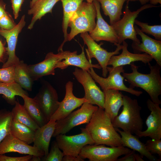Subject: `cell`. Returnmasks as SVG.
<instances>
[{
    "label": "cell",
    "mask_w": 161,
    "mask_h": 161,
    "mask_svg": "<svg viewBox=\"0 0 161 161\" xmlns=\"http://www.w3.org/2000/svg\"><path fill=\"white\" fill-rule=\"evenodd\" d=\"M85 129L90 135L95 145L103 144L110 147L122 146L121 136L104 109L98 107Z\"/></svg>",
    "instance_id": "obj_1"
},
{
    "label": "cell",
    "mask_w": 161,
    "mask_h": 161,
    "mask_svg": "<svg viewBox=\"0 0 161 161\" xmlns=\"http://www.w3.org/2000/svg\"><path fill=\"white\" fill-rule=\"evenodd\" d=\"M130 65L132 72H124L122 74L125 81L130 84V87L142 88L148 94L151 100L156 103L160 104L161 101L159 97L161 94V66L157 63L153 66L149 63L148 65L150 69V73L144 74L138 71L139 67L134 62L131 63Z\"/></svg>",
    "instance_id": "obj_2"
},
{
    "label": "cell",
    "mask_w": 161,
    "mask_h": 161,
    "mask_svg": "<svg viewBox=\"0 0 161 161\" xmlns=\"http://www.w3.org/2000/svg\"><path fill=\"white\" fill-rule=\"evenodd\" d=\"M123 109L112 121L115 128L136 134L142 130L143 121L140 115L142 108L136 99L123 95Z\"/></svg>",
    "instance_id": "obj_3"
},
{
    "label": "cell",
    "mask_w": 161,
    "mask_h": 161,
    "mask_svg": "<svg viewBox=\"0 0 161 161\" xmlns=\"http://www.w3.org/2000/svg\"><path fill=\"white\" fill-rule=\"evenodd\" d=\"M97 12L93 3L83 2L70 20L68 27L71 28L68 34L69 41L79 33L91 32L96 25Z\"/></svg>",
    "instance_id": "obj_4"
},
{
    "label": "cell",
    "mask_w": 161,
    "mask_h": 161,
    "mask_svg": "<svg viewBox=\"0 0 161 161\" xmlns=\"http://www.w3.org/2000/svg\"><path fill=\"white\" fill-rule=\"evenodd\" d=\"M129 2H127L122 18L112 25L118 36V43L120 44L127 39H130L133 42L140 43L137 37L134 24L138 14L143 10L148 8L157 7L151 4L143 5L136 11H131L129 7Z\"/></svg>",
    "instance_id": "obj_5"
},
{
    "label": "cell",
    "mask_w": 161,
    "mask_h": 161,
    "mask_svg": "<svg viewBox=\"0 0 161 161\" xmlns=\"http://www.w3.org/2000/svg\"><path fill=\"white\" fill-rule=\"evenodd\" d=\"M98 108V106L85 102L79 109L56 121L52 137H55L59 134H65L75 126L88 123L93 113Z\"/></svg>",
    "instance_id": "obj_6"
},
{
    "label": "cell",
    "mask_w": 161,
    "mask_h": 161,
    "mask_svg": "<svg viewBox=\"0 0 161 161\" xmlns=\"http://www.w3.org/2000/svg\"><path fill=\"white\" fill-rule=\"evenodd\" d=\"M107 69L109 75L106 78L99 75L93 68H90L87 71L95 82L99 84L103 90L113 89L123 91L137 96H139L142 94V91L128 87L124 84L123 82L124 78L121 74L124 72L123 66L115 67L108 66Z\"/></svg>",
    "instance_id": "obj_7"
},
{
    "label": "cell",
    "mask_w": 161,
    "mask_h": 161,
    "mask_svg": "<svg viewBox=\"0 0 161 161\" xmlns=\"http://www.w3.org/2000/svg\"><path fill=\"white\" fill-rule=\"evenodd\" d=\"M123 146L107 147L104 145H87L82 149L79 155L89 161H117L118 157L131 151Z\"/></svg>",
    "instance_id": "obj_8"
},
{
    "label": "cell",
    "mask_w": 161,
    "mask_h": 161,
    "mask_svg": "<svg viewBox=\"0 0 161 161\" xmlns=\"http://www.w3.org/2000/svg\"><path fill=\"white\" fill-rule=\"evenodd\" d=\"M80 36L84 44L88 47L87 49H85L87 59L91 62L92 58H95L101 67L103 76L106 78L108 72L107 67L109 61L112 56L120 53V51L122 49V45L118 43L114 44V45L117 46L115 50L109 52L101 47L103 43L97 44L91 38L88 32L81 33Z\"/></svg>",
    "instance_id": "obj_9"
},
{
    "label": "cell",
    "mask_w": 161,
    "mask_h": 161,
    "mask_svg": "<svg viewBox=\"0 0 161 161\" xmlns=\"http://www.w3.org/2000/svg\"><path fill=\"white\" fill-rule=\"evenodd\" d=\"M80 129L81 133L79 134L71 136L59 134L55 137L59 148L64 155L78 156L84 146L94 144L93 140L85 128Z\"/></svg>",
    "instance_id": "obj_10"
},
{
    "label": "cell",
    "mask_w": 161,
    "mask_h": 161,
    "mask_svg": "<svg viewBox=\"0 0 161 161\" xmlns=\"http://www.w3.org/2000/svg\"><path fill=\"white\" fill-rule=\"evenodd\" d=\"M73 74L78 81L83 87L85 92L84 97L87 102L104 109V94L96 85L89 73L87 71L76 67Z\"/></svg>",
    "instance_id": "obj_11"
},
{
    "label": "cell",
    "mask_w": 161,
    "mask_h": 161,
    "mask_svg": "<svg viewBox=\"0 0 161 161\" xmlns=\"http://www.w3.org/2000/svg\"><path fill=\"white\" fill-rule=\"evenodd\" d=\"M33 98L49 121L59 105L56 90L49 83L44 81Z\"/></svg>",
    "instance_id": "obj_12"
},
{
    "label": "cell",
    "mask_w": 161,
    "mask_h": 161,
    "mask_svg": "<svg viewBox=\"0 0 161 161\" xmlns=\"http://www.w3.org/2000/svg\"><path fill=\"white\" fill-rule=\"evenodd\" d=\"M65 51L58 52L57 54L48 53L44 59L37 64L27 65L30 76L34 81L44 76L55 75V67L57 63L64 60Z\"/></svg>",
    "instance_id": "obj_13"
},
{
    "label": "cell",
    "mask_w": 161,
    "mask_h": 161,
    "mask_svg": "<svg viewBox=\"0 0 161 161\" xmlns=\"http://www.w3.org/2000/svg\"><path fill=\"white\" fill-rule=\"evenodd\" d=\"M25 15H23L18 24L13 29L7 30L0 29V35L6 39L7 43L6 47L8 58L3 64L2 68H5L16 65L20 60L16 54V49L19 34L25 26L26 22Z\"/></svg>",
    "instance_id": "obj_14"
},
{
    "label": "cell",
    "mask_w": 161,
    "mask_h": 161,
    "mask_svg": "<svg viewBox=\"0 0 161 161\" xmlns=\"http://www.w3.org/2000/svg\"><path fill=\"white\" fill-rule=\"evenodd\" d=\"M147 107L151 113L145 121L147 129L135 134L139 137H149L153 139L161 138V108L159 104L150 99L146 102Z\"/></svg>",
    "instance_id": "obj_15"
},
{
    "label": "cell",
    "mask_w": 161,
    "mask_h": 161,
    "mask_svg": "<svg viewBox=\"0 0 161 161\" xmlns=\"http://www.w3.org/2000/svg\"><path fill=\"white\" fill-rule=\"evenodd\" d=\"M93 3L96 10L97 21L95 27L89 35L97 42L105 41L114 44L118 43V37L113 27L105 21L101 15L99 2L95 0Z\"/></svg>",
    "instance_id": "obj_16"
},
{
    "label": "cell",
    "mask_w": 161,
    "mask_h": 161,
    "mask_svg": "<svg viewBox=\"0 0 161 161\" xmlns=\"http://www.w3.org/2000/svg\"><path fill=\"white\" fill-rule=\"evenodd\" d=\"M73 83L70 81L65 85V94L62 101L60 102L59 106L50 120L55 121L62 119L82 105L87 100L84 97L78 98L74 95Z\"/></svg>",
    "instance_id": "obj_17"
},
{
    "label": "cell",
    "mask_w": 161,
    "mask_h": 161,
    "mask_svg": "<svg viewBox=\"0 0 161 161\" xmlns=\"http://www.w3.org/2000/svg\"><path fill=\"white\" fill-rule=\"evenodd\" d=\"M134 29L137 35L141 38L142 42H133L131 44L134 53H145L150 55L161 66V41L154 39L142 32L136 25Z\"/></svg>",
    "instance_id": "obj_18"
},
{
    "label": "cell",
    "mask_w": 161,
    "mask_h": 161,
    "mask_svg": "<svg viewBox=\"0 0 161 161\" xmlns=\"http://www.w3.org/2000/svg\"><path fill=\"white\" fill-rule=\"evenodd\" d=\"M10 152L30 154L39 157L44 156L34 146L30 145L13 136L10 133L0 143V154Z\"/></svg>",
    "instance_id": "obj_19"
},
{
    "label": "cell",
    "mask_w": 161,
    "mask_h": 161,
    "mask_svg": "<svg viewBox=\"0 0 161 161\" xmlns=\"http://www.w3.org/2000/svg\"><path fill=\"white\" fill-rule=\"evenodd\" d=\"M122 45V52L118 55H113L110 59L108 66L112 65L113 67L130 65L132 62L140 61L145 64H148L152 61L153 58L148 54L132 53L128 50V44L125 41Z\"/></svg>",
    "instance_id": "obj_20"
},
{
    "label": "cell",
    "mask_w": 161,
    "mask_h": 161,
    "mask_svg": "<svg viewBox=\"0 0 161 161\" xmlns=\"http://www.w3.org/2000/svg\"><path fill=\"white\" fill-rule=\"evenodd\" d=\"M70 66H76L87 71L91 68L101 69L99 64H93L88 60L85 56L83 47H82L81 53L79 55H77V51H66L64 59L58 62L55 68L63 70Z\"/></svg>",
    "instance_id": "obj_21"
},
{
    "label": "cell",
    "mask_w": 161,
    "mask_h": 161,
    "mask_svg": "<svg viewBox=\"0 0 161 161\" xmlns=\"http://www.w3.org/2000/svg\"><path fill=\"white\" fill-rule=\"evenodd\" d=\"M56 121L50 120L44 125L40 127L35 131L33 146L43 154L44 157L49 153V148L51 138L54 132Z\"/></svg>",
    "instance_id": "obj_22"
},
{
    "label": "cell",
    "mask_w": 161,
    "mask_h": 161,
    "mask_svg": "<svg viewBox=\"0 0 161 161\" xmlns=\"http://www.w3.org/2000/svg\"><path fill=\"white\" fill-rule=\"evenodd\" d=\"M103 91L104 95V109L112 122L123 105V95L117 90L109 89Z\"/></svg>",
    "instance_id": "obj_23"
},
{
    "label": "cell",
    "mask_w": 161,
    "mask_h": 161,
    "mask_svg": "<svg viewBox=\"0 0 161 161\" xmlns=\"http://www.w3.org/2000/svg\"><path fill=\"white\" fill-rule=\"evenodd\" d=\"M116 130L120 135L122 145L140 153L143 157H145L151 161H158L153 154L147 149L145 144L141 142L137 136L130 133L121 131L119 128H115Z\"/></svg>",
    "instance_id": "obj_24"
},
{
    "label": "cell",
    "mask_w": 161,
    "mask_h": 161,
    "mask_svg": "<svg viewBox=\"0 0 161 161\" xmlns=\"http://www.w3.org/2000/svg\"><path fill=\"white\" fill-rule=\"evenodd\" d=\"M63 7V17L62 24L64 40L58 49V52L63 51V47L67 41V30L70 19L78 9L83 0H61Z\"/></svg>",
    "instance_id": "obj_25"
},
{
    "label": "cell",
    "mask_w": 161,
    "mask_h": 161,
    "mask_svg": "<svg viewBox=\"0 0 161 161\" xmlns=\"http://www.w3.org/2000/svg\"><path fill=\"white\" fill-rule=\"evenodd\" d=\"M61 0H38L28 11L29 15H32L30 24L27 28L31 30L36 21L40 20L47 13H52V9L55 4Z\"/></svg>",
    "instance_id": "obj_26"
},
{
    "label": "cell",
    "mask_w": 161,
    "mask_h": 161,
    "mask_svg": "<svg viewBox=\"0 0 161 161\" xmlns=\"http://www.w3.org/2000/svg\"><path fill=\"white\" fill-rule=\"evenodd\" d=\"M100 4L104 14L109 18L111 25L120 19L122 9L126 0H97Z\"/></svg>",
    "instance_id": "obj_27"
},
{
    "label": "cell",
    "mask_w": 161,
    "mask_h": 161,
    "mask_svg": "<svg viewBox=\"0 0 161 161\" xmlns=\"http://www.w3.org/2000/svg\"><path fill=\"white\" fill-rule=\"evenodd\" d=\"M21 97L24 100V106L27 111L39 127L49 122L34 98H30L26 95H23Z\"/></svg>",
    "instance_id": "obj_28"
},
{
    "label": "cell",
    "mask_w": 161,
    "mask_h": 161,
    "mask_svg": "<svg viewBox=\"0 0 161 161\" xmlns=\"http://www.w3.org/2000/svg\"><path fill=\"white\" fill-rule=\"evenodd\" d=\"M0 94L9 104L13 105L16 101V96L23 95L28 96L26 91L17 83L14 82L6 83L0 81Z\"/></svg>",
    "instance_id": "obj_29"
},
{
    "label": "cell",
    "mask_w": 161,
    "mask_h": 161,
    "mask_svg": "<svg viewBox=\"0 0 161 161\" xmlns=\"http://www.w3.org/2000/svg\"><path fill=\"white\" fill-rule=\"evenodd\" d=\"M27 65L23 61L15 65L14 80L23 89L29 91H32L33 81L27 68Z\"/></svg>",
    "instance_id": "obj_30"
},
{
    "label": "cell",
    "mask_w": 161,
    "mask_h": 161,
    "mask_svg": "<svg viewBox=\"0 0 161 161\" xmlns=\"http://www.w3.org/2000/svg\"><path fill=\"white\" fill-rule=\"evenodd\" d=\"M11 112L13 120L28 127L35 131L40 127L32 119L25 108L22 105L16 101Z\"/></svg>",
    "instance_id": "obj_31"
},
{
    "label": "cell",
    "mask_w": 161,
    "mask_h": 161,
    "mask_svg": "<svg viewBox=\"0 0 161 161\" xmlns=\"http://www.w3.org/2000/svg\"><path fill=\"white\" fill-rule=\"evenodd\" d=\"M10 134L28 144L33 143L35 131L27 126L12 120Z\"/></svg>",
    "instance_id": "obj_32"
},
{
    "label": "cell",
    "mask_w": 161,
    "mask_h": 161,
    "mask_svg": "<svg viewBox=\"0 0 161 161\" xmlns=\"http://www.w3.org/2000/svg\"><path fill=\"white\" fill-rule=\"evenodd\" d=\"M13 119L11 111L0 109V143L10 133V126Z\"/></svg>",
    "instance_id": "obj_33"
},
{
    "label": "cell",
    "mask_w": 161,
    "mask_h": 161,
    "mask_svg": "<svg viewBox=\"0 0 161 161\" xmlns=\"http://www.w3.org/2000/svg\"><path fill=\"white\" fill-rule=\"evenodd\" d=\"M134 23L139 26L142 32L154 36L155 39L161 41V25H150L148 23L135 19Z\"/></svg>",
    "instance_id": "obj_34"
},
{
    "label": "cell",
    "mask_w": 161,
    "mask_h": 161,
    "mask_svg": "<svg viewBox=\"0 0 161 161\" xmlns=\"http://www.w3.org/2000/svg\"><path fill=\"white\" fill-rule=\"evenodd\" d=\"M64 154L59 148L56 141H53L52 143L50 151L48 155L41 158L43 161H62Z\"/></svg>",
    "instance_id": "obj_35"
},
{
    "label": "cell",
    "mask_w": 161,
    "mask_h": 161,
    "mask_svg": "<svg viewBox=\"0 0 161 161\" xmlns=\"http://www.w3.org/2000/svg\"><path fill=\"white\" fill-rule=\"evenodd\" d=\"M15 65L0 69V81L12 83L15 82L14 73Z\"/></svg>",
    "instance_id": "obj_36"
},
{
    "label": "cell",
    "mask_w": 161,
    "mask_h": 161,
    "mask_svg": "<svg viewBox=\"0 0 161 161\" xmlns=\"http://www.w3.org/2000/svg\"><path fill=\"white\" fill-rule=\"evenodd\" d=\"M146 148L151 154H157L159 160L161 158V140L159 139L149 140L145 144Z\"/></svg>",
    "instance_id": "obj_37"
},
{
    "label": "cell",
    "mask_w": 161,
    "mask_h": 161,
    "mask_svg": "<svg viewBox=\"0 0 161 161\" xmlns=\"http://www.w3.org/2000/svg\"><path fill=\"white\" fill-rule=\"evenodd\" d=\"M17 25L13 18L7 12L6 15L0 19V29L6 30H10L13 28Z\"/></svg>",
    "instance_id": "obj_38"
},
{
    "label": "cell",
    "mask_w": 161,
    "mask_h": 161,
    "mask_svg": "<svg viewBox=\"0 0 161 161\" xmlns=\"http://www.w3.org/2000/svg\"><path fill=\"white\" fill-rule=\"evenodd\" d=\"M32 155H27L21 157H11L0 154V161H30Z\"/></svg>",
    "instance_id": "obj_39"
},
{
    "label": "cell",
    "mask_w": 161,
    "mask_h": 161,
    "mask_svg": "<svg viewBox=\"0 0 161 161\" xmlns=\"http://www.w3.org/2000/svg\"><path fill=\"white\" fill-rule=\"evenodd\" d=\"M12 4L13 14L15 19L17 18L19 13L21 11V7L24 0H10Z\"/></svg>",
    "instance_id": "obj_40"
},
{
    "label": "cell",
    "mask_w": 161,
    "mask_h": 161,
    "mask_svg": "<svg viewBox=\"0 0 161 161\" xmlns=\"http://www.w3.org/2000/svg\"><path fill=\"white\" fill-rule=\"evenodd\" d=\"M8 58V55L4 44L0 39V63H5Z\"/></svg>",
    "instance_id": "obj_41"
},
{
    "label": "cell",
    "mask_w": 161,
    "mask_h": 161,
    "mask_svg": "<svg viewBox=\"0 0 161 161\" xmlns=\"http://www.w3.org/2000/svg\"><path fill=\"white\" fill-rule=\"evenodd\" d=\"M135 151H131L129 153L125 155L123 157L118 158L117 161H135Z\"/></svg>",
    "instance_id": "obj_42"
},
{
    "label": "cell",
    "mask_w": 161,
    "mask_h": 161,
    "mask_svg": "<svg viewBox=\"0 0 161 161\" xmlns=\"http://www.w3.org/2000/svg\"><path fill=\"white\" fill-rule=\"evenodd\" d=\"M84 159L79 155L75 157L70 155H64L63 157L62 161H83Z\"/></svg>",
    "instance_id": "obj_43"
},
{
    "label": "cell",
    "mask_w": 161,
    "mask_h": 161,
    "mask_svg": "<svg viewBox=\"0 0 161 161\" xmlns=\"http://www.w3.org/2000/svg\"><path fill=\"white\" fill-rule=\"evenodd\" d=\"M6 4L3 0H0V19L7 13L6 10Z\"/></svg>",
    "instance_id": "obj_44"
},
{
    "label": "cell",
    "mask_w": 161,
    "mask_h": 161,
    "mask_svg": "<svg viewBox=\"0 0 161 161\" xmlns=\"http://www.w3.org/2000/svg\"><path fill=\"white\" fill-rule=\"evenodd\" d=\"M149 0H126V1L128 2L129 1H139L142 5H144L147 3L149 2Z\"/></svg>",
    "instance_id": "obj_45"
},
{
    "label": "cell",
    "mask_w": 161,
    "mask_h": 161,
    "mask_svg": "<svg viewBox=\"0 0 161 161\" xmlns=\"http://www.w3.org/2000/svg\"><path fill=\"white\" fill-rule=\"evenodd\" d=\"M149 2L150 4L154 5H155L158 3L161 4V0H149Z\"/></svg>",
    "instance_id": "obj_46"
},
{
    "label": "cell",
    "mask_w": 161,
    "mask_h": 161,
    "mask_svg": "<svg viewBox=\"0 0 161 161\" xmlns=\"http://www.w3.org/2000/svg\"><path fill=\"white\" fill-rule=\"evenodd\" d=\"M143 157L139 154L136 153L135 154V161H144L143 159Z\"/></svg>",
    "instance_id": "obj_47"
},
{
    "label": "cell",
    "mask_w": 161,
    "mask_h": 161,
    "mask_svg": "<svg viewBox=\"0 0 161 161\" xmlns=\"http://www.w3.org/2000/svg\"><path fill=\"white\" fill-rule=\"evenodd\" d=\"M41 161V158L37 156H32L30 161Z\"/></svg>",
    "instance_id": "obj_48"
},
{
    "label": "cell",
    "mask_w": 161,
    "mask_h": 161,
    "mask_svg": "<svg viewBox=\"0 0 161 161\" xmlns=\"http://www.w3.org/2000/svg\"><path fill=\"white\" fill-rule=\"evenodd\" d=\"M38 0H31L30 2V8L32 7L35 2Z\"/></svg>",
    "instance_id": "obj_49"
},
{
    "label": "cell",
    "mask_w": 161,
    "mask_h": 161,
    "mask_svg": "<svg viewBox=\"0 0 161 161\" xmlns=\"http://www.w3.org/2000/svg\"><path fill=\"white\" fill-rule=\"evenodd\" d=\"M87 2L89 3H92L95 0H86Z\"/></svg>",
    "instance_id": "obj_50"
}]
</instances>
